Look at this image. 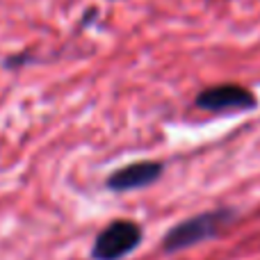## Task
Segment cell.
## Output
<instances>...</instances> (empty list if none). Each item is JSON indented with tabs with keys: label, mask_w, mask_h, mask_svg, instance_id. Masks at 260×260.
I'll list each match as a JSON object with an SVG mask.
<instances>
[{
	"label": "cell",
	"mask_w": 260,
	"mask_h": 260,
	"mask_svg": "<svg viewBox=\"0 0 260 260\" xmlns=\"http://www.w3.org/2000/svg\"><path fill=\"white\" fill-rule=\"evenodd\" d=\"M235 215L238 212L233 208H215V210H206L194 217H187L180 224H176L174 229L167 231V235L162 238V249L167 253H176L194 247V244L206 242L210 238H217L221 231L233 224Z\"/></svg>",
	"instance_id": "6da1fadb"
},
{
	"label": "cell",
	"mask_w": 260,
	"mask_h": 260,
	"mask_svg": "<svg viewBox=\"0 0 260 260\" xmlns=\"http://www.w3.org/2000/svg\"><path fill=\"white\" fill-rule=\"evenodd\" d=\"M144 231L133 219H117L108 224L94 240L91 256L94 260H121L139 247Z\"/></svg>",
	"instance_id": "7a4b0ae2"
},
{
	"label": "cell",
	"mask_w": 260,
	"mask_h": 260,
	"mask_svg": "<svg viewBox=\"0 0 260 260\" xmlns=\"http://www.w3.org/2000/svg\"><path fill=\"white\" fill-rule=\"evenodd\" d=\"M194 108L203 112H251L258 108V96L244 85L224 82L199 91Z\"/></svg>",
	"instance_id": "3957f363"
},
{
	"label": "cell",
	"mask_w": 260,
	"mask_h": 260,
	"mask_svg": "<svg viewBox=\"0 0 260 260\" xmlns=\"http://www.w3.org/2000/svg\"><path fill=\"white\" fill-rule=\"evenodd\" d=\"M167 165L160 160H139L123 165L114 169L105 178V187L112 192H133V189H144L148 185L157 183L160 176L165 174Z\"/></svg>",
	"instance_id": "277c9868"
}]
</instances>
